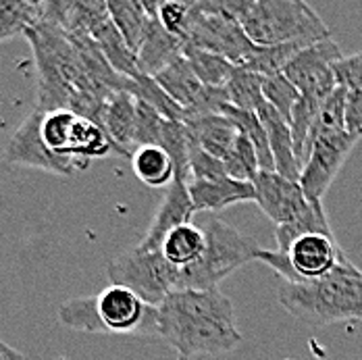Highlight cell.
Wrapping results in <instances>:
<instances>
[{
	"label": "cell",
	"mask_w": 362,
	"mask_h": 360,
	"mask_svg": "<svg viewBox=\"0 0 362 360\" xmlns=\"http://www.w3.org/2000/svg\"><path fill=\"white\" fill-rule=\"evenodd\" d=\"M354 319H361L362 321V306L358 308V310H356V313H354Z\"/></svg>",
	"instance_id": "836d02e7"
},
{
	"label": "cell",
	"mask_w": 362,
	"mask_h": 360,
	"mask_svg": "<svg viewBox=\"0 0 362 360\" xmlns=\"http://www.w3.org/2000/svg\"><path fill=\"white\" fill-rule=\"evenodd\" d=\"M262 86H264V75L248 71L244 67H238L233 77L229 79V83L225 86L229 100H231V107L248 110V112H258L267 105Z\"/></svg>",
	"instance_id": "cb8c5ba5"
},
{
	"label": "cell",
	"mask_w": 362,
	"mask_h": 360,
	"mask_svg": "<svg viewBox=\"0 0 362 360\" xmlns=\"http://www.w3.org/2000/svg\"><path fill=\"white\" fill-rule=\"evenodd\" d=\"M185 59L189 61L192 69L200 77V81L204 86H213V88H225L229 83V79L235 73V65L229 63L227 59L206 52V50H198V48H183Z\"/></svg>",
	"instance_id": "484cf974"
},
{
	"label": "cell",
	"mask_w": 362,
	"mask_h": 360,
	"mask_svg": "<svg viewBox=\"0 0 362 360\" xmlns=\"http://www.w3.org/2000/svg\"><path fill=\"white\" fill-rule=\"evenodd\" d=\"M335 75L339 88L346 90H361L362 88V50L356 54L344 57L335 65Z\"/></svg>",
	"instance_id": "4dcf8cb0"
},
{
	"label": "cell",
	"mask_w": 362,
	"mask_h": 360,
	"mask_svg": "<svg viewBox=\"0 0 362 360\" xmlns=\"http://www.w3.org/2000/svg\"><path fill=\"white\" fill-rule=\"evenodd\" d=\"M204 244H206V238H204L202 227L196 221H192V223H185L177 229H173L165 238L160 252L173 267L185 269L202 256Z\"/></svg>",
	"instance_id": "7402d4cb"
},
{
	"label": "cell",
	"mask_w": 362,
	"mask_h": 360,
	"mask_svg": "<svg viewBox=\"0 0 362 360\" xmlns=\"http://www.w3.org/2000/svg\"><path fill=\"white\" fill-rule=\"evenodd\" d=\"M346 54L339 50L333 37L317 42L304 50H300L286 65L284 75L293 83L302 98L325 103L327 98L339 88L335 65Z\"/></svg>",
	"instance_id": "30bf717a"
},
{
	"label": "cell",
	"mask_w": 362,
	"mask_h": 360,
	"mask_svg": "<svg viewBox=\"0 0 362 360\" xmlns=\"http://www.w3.org/2000/svg\"><path fill=\"white\" fill-rule=\"evenodd\" d=\"M96 302L105 333L158 337L156 306L146 304L136 291L110 284L96 294Z\"/></svg>",
	"instance_id": "8fae6325"
},
{
	"label": "cell",
	"mask_w": 362,
	"mask_h": 360,
	"mask_svg": "<svg viewBox=\"0 0 362 360\" xmlns=\"http://www.w3.org/2000/svg\"><path fill=\"white\" fill-rule=\"evenodd\" d=\"M59 321L73 331L105 333L100 317H98L96 296H83V298H73V300L63 302L59 308Z\"/></svg>",
	"instance_id": "83f0119b"
},
{
	"label": "cell",
	"mask_w": 362,
	"mask_h": 360,
	"mask_svg": "<svg viewBox=\"0 0 362 360\" xmlns=\"http://www.w3.org/2000/svg\"><path fill=\"white\" fill-rule=\"evenodd\" d=\"M196 213L198 211L192 202L187 183L180 178H175L173 183L167 187L165 198H163L158 211L154 213V219L148 225V231L142 238V242L138 244V248L144 252H160L165 238L173 229H177L185 223H192Z\"/></svg>",
	"instance_id": "5bb4252c"
},
{
	"label": "cell",
	"mask_w": 362,
	"mask_h": 360,
	"mask_svg": "<svg viewBox=\"0 0 362 360\" xmlns=\"http://www.w3.org/2000/svg\"><path fill=\"white\" fill-rule=\"evenodd\" d=\"M129 161L134 175L150 187H169L175 180V165L160 146H140Z\"/></svg>",
	"instance_id": "ffe728a7"
},
{
	"label": "cell",
	"mask_w": 362,
	"mask_h": 360,
	"mask_svg": "<svg viewBox=\"0 0 362 360\" xmlns=\"http://www.w3.org/2000/svg\"><path fill=\"white\" fill-rule=\"evenodd\" d=\"M189 196L198 213H217L231 204L256 202V190L252 181H240L233 178L192 181Z\"/></svg>",
	"instance_id": "2e32d148"
},
{
	"label": "cell",
	"mask_w": 362,
	"mask_h": 360,
	"mask_svg": "<svg viewBox=\"0 0 362 360\" xmlns=\"http://www.w3.org/2000/svg\"><path fill=\"white\" fill-rule=\"evenodd\" d=\"M240 23L260 48L284 44L313 46L331 37L319 13L300 0H242Z\"/></svg>",
	"instance_id": "277c9868"
},
{
	"label": "cell",
	"mask_w": 362,
	"mask_h": 360,
	"mask_svg": "<svg viewBox=\"0 0 362 360\" xmlns=\"http://www.w3.org/2000/svg\"><path fill=\"white\" fill-rule=\"evenodd\" d=\"M306 233H333L331 225H329V219L325 215V209H323V202L317 200L313 204V209L293 223L288 225H279L275 229V240H277V250L279 252H288L290 246L302 236Z\"/></svg>",
	"instance_id": "d4e9b609"
},
{
	"label": "cell",
	"mask_w": 362,
	"mask_h": 360,
	"mask_svg": "<svg viewBox=\"0 0 362 360\" xmlns=\"http://www.w3.org/2000/svg\"><path fill=\"white\" fill-rule=\"evenodd\" d=\"M358 140L361 138L350 132L323 134L315 138L310 156L300 173V185L310 200H323Z\"/></svg>",
	"instance_id": "7c38bea8"
},
{
	"label": "cell",
	"mask_w": 362,
	"mask_h": 360,
	"mask_svg": "<svg viewBox=\"0 0 362 360\" xmlns=\"http://www.w3.org/2000/svg\"><path fill=\"white\" fill-rule=\"evenodd\" d=\"M264 100L275 108L288 123H291V115H293V108L298 107L300 103V92L293 88L290 79L279 73V75H269L264 77Z\"/></svg>",
	"instance_id": "f1b7e54d"
},
{
	"label": "cell",
	"mask_w": 362,
	"mask_h": 360,
	"mask_svg": "<svg viewBox=\"0 0 362 360\" xmlns=\"http://www.w3.org/2000/svg\"><path fill=\"white\" fill-rule=\"evenodd\" d=\"M177 360H189V359H185V356H180V359H177Z\"/></svg>",
	"instance_id": "e575fe53"
},
{
	"label": "cell",
	"mask_w": 362,
	"mask_h": 360,
	"mask_svg": "<svg viewBox=\"0 0 362 360\" xmlns=\"http://www.w3.org/2000/svg\"><path fill=\"white\" fill-rule=\"evenodd\" d=\"M196 142L202 146L209 154L217 156L221 161L227 158L231 148L240 138V127L225 115H206L187 121Z\"/></svg>",
	"instance_id": "d6986e66"
},
{
	"label": "cell",
	"mask_w": 362,
	"mask_h": 360,
	"mask_svg": "<svg viewBox=\"0 0 362 360\" xmlns=\"http://www.w3.org/2000/svg\"><path fill=\"white\" fill-rule=\"evenodd\" d=\"M28 42L37 69V108H67L100 121L112 94L132 88L129 77L117 73L86 34H67L50 23L30 30Z\"/></svg>",
	"instance_id": "6da1fadb"
},
{
	"label": "cell",
	"mask_w": 362,
	"mask_h": 360,
	"mask_svg": "<svg viewBox=\"0 0 362 360\" xmlns=\"http://www.w3.org/2000/svg\"><path fill=\"white\" fill-rule=\"evenodd\" d=\"M256 260L264 262L288 284L323 279L341 265L350 262L333 233H306L291 244L288 252L260 248Z\"/></svg>",
	"instance_id": "52a82bcc"
},
{
	"label": "cell",
	"mask_w": 362,
	"mask_h": 360,
	"mask_svg": "<svg viewBox=\"0 0 362 360\" xmlns=\"http://www.w3.org/2000/svg\"><path fill=\"white\" fill-rule=\"evenodd\" d=\"M256 204L277 227L306 215L317 200H310L300 181L288 180L277 171H260L252 181Z\"/></svg>",
	"instance_id": "4fadbf2b"
},
{
	"label": "cell",
	"mask_w": 362,
	"mask_h": 360,
	"mask_svg": "<svg viewBox=\"0 0 362 360\" xmlns=\"http://www.w3.org/2000/svg\"><path fill=\"white\" fill-rule=\"evenodd\" d=\"M196 223L202 227L206 244L202 256L194 265L180 269V289H218L225 277L256 260L260 246L223 219L213 213H202Z\"/></svg>",
	"instance_id": "8992f818"
},
{
	"label": "cell",
	"mask_w": 362,
	"mask_h": 360,
	"mask_svg": "<svg viewBox=\"0 0 362 360\" xmlns=\"http://www.w3.org/2000/svg\"><path fill=\"white\" fill-rule=\"evenodd\" d=\"M109 13L123 40L127 42V46L138 57L146 36L150 32V23H152V15L148 13L146 4L138 2V0H134V2L112 0V2H109Z\"/></svg>",
	"instance_id": "44dd1931"
},
{
	"label": "cell",
	"mask_w": 362,
	"mask_h": 360,
	"mask_svg": "<svg viewBox=\"0 0 362 360\" xmlns=\"http://www.w3.org/2000/svg\"><path fill=\"white\" fill-rule=\"evenodd\" d=\"M0 360H28L21 352H17L15 348H11L8 344L0 346Z\"/></svg>",
	"instance_id": "d6a6232c"
},
{
	"label": "cell",
	"mask_w": 362,
	"mask_h": 360,
	"mask_svg": "<svg viewBox=\"0 0 362 360\" xmlns=\"http://www.w3.org/2000/svg\"><path fill=\"white\" fill-rule=\"evenodd\" d=\"M277 300L291 317L306 325L321 327L354 319L362 306V271L350 260L317 281H284Z\"/></svg>",
	"instance_id": "3957f363"
},
{
	"label": "cell",
	"mask_w": 362,
	"mask_h": 360,
	"mask_svg": "<svg viewBox=\"0 0 362 360\" xmlns=\"http://www.w3.org/2000/svg\"><path fill=\"white\" fill-rule=\"evenodd\" d=\"M346 127L350 134L362 138V88L346 94Z\"/></svg>",
	"instance_id": "1f68e13d"
},
{
	"label": "cell",
	"mask_w": 362,
	"mask_h": 360,
	"mask_svg": "<svg viewBox=\"0 0 362 360\" xmlns=\"http://www.w3.org/2000/svg\"><path fill=\"white\" fill-rule=\"evenodd\" d=\"M138 98L123 90L110 96L98 121L125 158H132L138 148Z\"/></svg>",
	"instance_id": "9a60e30c"
},
{
	"label": "cell",
	"mask_w": 362,
	"mask_h": 360,
	"mask_svg": "<svg viewBox=\"0 0 362 360\" xmlns=\"http://www.w3.org/2000/svg\"><path fill=\"white\" fill-rule=\"evenodd\" d=\"M44 17V2L32 0H0V40L25 36L37 28Z\"/></svg>",
	"instance_id": "603a6c76"
},
{
	"label": "cell",
	"mask_w": 362,
	"mask_h": 360,
	"mask_svg": "<svg viewBox=\"0 0 362 360\" xmlns=\"http://www.w3.org/2000/svg\"><path fill=\"white\" fill-rule=\"evenodd\" d=\"M148 6L158 17V21L163 23V28L169 34L177 36L183 42V34H185L187 19H189V11H192V2L163 0V2H148Z\"/></svg>",
	"instance_id": "f546056e"
},
{
	"label": "cell",
	"mask_w": 362,
	"mask_h": 360,
	"mask_svg": "<svg viewBox=\"0 0 362 360\" xmlns=\"http://www.w3.org/2000/svg\"><path fill=\"white\" fill-rule=\"evenodd\" d=\"M107 275L112 286L136 291L150 306H160L180 289V269L173 267L163 252H144L138 246L112 258L107 265Z\"/></svg>",
	"instance_id": "ba28073f"
},
{
	"label": "cell",
	"mask_w": 362,
	"mask_h": 360,
	"mask_svg": "<svg viewBox=\"0 0 362 360\" xmlns=\"http://www.w3.org/2000/svg\"><path fill=\"white\" fill-rule=\"evenodd\" d=\"M158 337L180 356L227 354L244 337L235 323L233 302L221 289H177L156 306Z\"/></svg>",
	"instance_id": "7a4b0ae2"
},
{
	"label": "cell",
	"mask_w": 362,
	"mask_h": 360,
	"mask_svg": "<svg viewBox=\"0 0 362 360\" xmlns=\"http://www.w3.org/2000/svg\"><path fill=\"white\" fill-rule=\"evenodd\" d=\"M242 0L192 2L183 48H198L218 54L235 67H246L258 46L246 36L240 23Z\"/></svg>",
	"instance_id": "5b68a950"
},
{
	"label": "cell",
	"mask_w": 362,
	"mask_h": 360,
	"mask_svg": "<svg viewBox=\"0 0 362 360\" xmlns=\"http://www.w3.org/2000/svg\"><path fill=\"white\" fill-rule=\"evenodd\" d=\"M129 92H132L136 98L144 100L146 105H150L156 112H160L165 119H169V121H180V123H187V112H185V108H181L180 105H177V103H175L158 83H156L154 77H148V75L136 77V79L132 81Z\"/></svg>",
	"instance_id": "4316f807"
},
{
	"label": "cell",
	"mask_w": 362,
	"mask_h": 360,
	"mask_svg": "<svg viewBox=\"0 0 362 360\" xmlns=\"http://www.w3.org/2000/svg\"><path fill=\"white\" fill-rule=\"evenodd\" d=\"M267 129L269 136V144L273 152V161H275V171L281 173L284 178L293 181H300V165L296 158V150H293V136H291L290 123L271 107L269 103L256 112Z\"/></svg>",
	"instance_id": "ac0fdd59"
},
{
	"label": "cell",
	"mask_w": 362,
	"mask_h": 360,
	"mask_svg": "<svg viewBox=\"0 0 362 360\" xmlns=\"http://www.w3.org/2000/svg\"><path fill=\"white\" fill-rule=\"evenodd\" d=\"M144 4L148 13L152 15V23H150V32L146 36L144 44L138 52V69L142 75L156 77L171 63H175L180 57H183V42L177 36L169 34L163 28V23L158 21V17L152 13L148 2H144Z\"/></svg>",
	"instance_id": "e0dca14e"
},
{
	"label": "cell",
	"mask_w": 362,
	"mask_h": 360,
	"mask_svg": "<svg viewBox=\"0 0 362 360\" xmlns=\"http://www.w3.org/2000/svg\"><path fill=\"white\" fill-rule=\"evenodd\" d=\"M42 119L44 110L36 107V110H32L25 117V121L13 132L8 144L4 148V163L15 167L40 169L61 178H69L75 171L88 169L90 163L77 161L71 156H61L46 146L42 138Z\"/></svg>",
	"instance_id": "9c48e42d"
}]
</instances>
